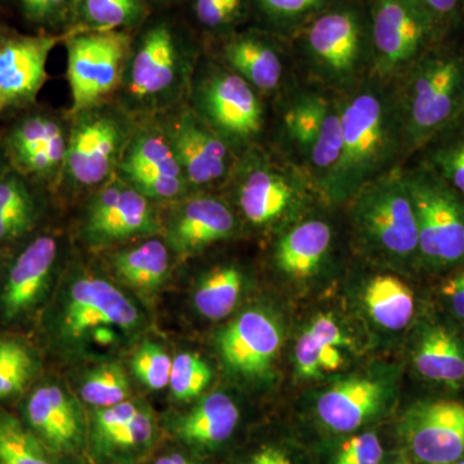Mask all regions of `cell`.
I'll list each match as a JSON object with an SVG mask.
<instances>
[{"mask_svg":"<svg viewBox=\"0 0 464 464\" xmlns=\"http://www.w3.org/2000/svg\"><path fill=\"white\" fill-rule=\"evenodd\" d=\"M58 36L0 29V114L35 101L47 81V61Z\"/></svg>","mask_w":464,"mask_h":464,"instance_id":"15","label":"cell"},{"mask_svg":"<svg viewBox=\"0 0 464 464\" xmlns=\"http://www.w3.org/2000/svg\"><path fill=\"white\" fill-rule=\"evenodd\" d=\"M224 56L232 72L248 82L256 91L268 93L282 83V57L273 45L258 36H237L226 44Z\"/></svg>","mask_w":464,"mask_h":464,"instance_id":"29","label":"cell"},{"mask_svg":"<svg viewBox=\"0 0 464 464\" xmlns=\"http://www.w3.org/2000/svg\"><path fill=\"white\" fill-rule=\"evenodd\" d=\"M130 380L124 369L115 362H106L85 375L81 387L82 399L97 409L121 404L130 398Z\"/></svg>","mask_w":464,"mask_h":464,"instance_id":"37","label":"cell"},{"mask_svg":"<svg viewBox=\"0 0 464 464\" xmlns=\"http://www.w3.org/2000/svg\"><path fill=\"white\" fill-rule=\"evenodd\" d=\"M346 344L347 337L332 315L315 317L295 343L297 373L304 378H317L324 372L337 371L343 364L340 348Z\"/></svg>","mask_w":464,"mask_h":464,"instance_id":"28","label":"cell"},{"mask_svg":"<svg viewBox=\"0 0 464 464\" xmlns=\"http://www.w3.org/2000/svg\"><path fill=\"white\" fill-rule=\"evenodd\" d=\"M81 112L69 137L63 172L75 185L93 188L109 181L130 141L119 116L101 110Z\"/></svg>","mask_w":464,"mask_h":464,"instance_id":"11","label":"cell"},{"mask_svg":"<svg viewBox=\"0 0 464 464\" xmlns=\"http://www.w3.org/2000/svg\"><path fill=\"white\" fill-rule=\"evenodd\" d=\"M27 427L52 454H76L88 441L82 406L57 384H42L25 404Z\"/></svg>","mask_w":464,"mask_h":464,"instance_id":"20","label":"cell"},{"mask_svg":"<svg viewBox=\"0 0 464 464\" xmlns=\"http://www.w3.org/2000/svg\"><path fill=\"white\" fill-rule=\"evenodd\" d=\"M130 61L128 94L141 103L166 102L179 90L185 76L181 45L167 24L150 27Z\"/></svg>","mask_w":464,"mask_h":464,"instance_id":"14","label":"cell"},{"mask_svg":"<svg viewBox=\"0 0 464 464\" xmlns=\"http://www.w3.org/2000/svg\"><path fill=\"white\" fill-rule=\"evenodd\" d=\"M353 198V226L369 253L398 265L420 264L413 204L400 168L369 182Z\"/></svg>","mask_w":464,"mask_h":464,"instance_id":"3","label":"cell"},{"mask_svg":"<svg viewBox=\"0 0 464 464\" xmlns=\"http://www.w3.org/2000/svg\"><path fill=\"white\" fill-rule=\"evenodd\" d=\"M58 244L50 235L36 237L9 267L0 293V310L8 322L26 315L42 301L56 266Z\"/></svg>","mask_w":464,"mask_h":464,"instance_id":"21","label":"cell"},{"mask_svg":"<svg viewBox=\"0 0 464 464\" xmlns=\"http://www.w3.org/2000/svg\"><path fill=\"white\" fill-rule=\"evenodd\" d=\"M118 168L121 179L150 200H172L188 185L166 134L154 130L128 142Z\"/></svg>","mask_w":464,"mask_h":464,"instance_id":"16","label":"cell"},{"mask_svg":"<svg viewBox=\"0 0 464 464\" xmlns=\"http://www.w3.org/2000/svg\"><path fill=\"white\" fill-rule=\"evenodd\" d=\"M402 431L420 463H456L464 454V404L449 400L418 404L406 414Z\"/></svg>","mask_w":464,"mask_h":464,"instance_id":"17","label":"cell"},{"mask_svg":"<svg viewBox=\"0 0 464 464\" xmlns=\"http://www.w3.org/2000/svg\"><path fill=\"white\" fill-rule=\"evenodd\" d=\"M284 127L304 170L325 197L342 155L340 101L316 93L299 96L286 110Z\"/></svg>","mask_w":464,"mask_h":464,"instance_id":"8","label":"cell"},{"mask_svg":"<svg viewBox=\"0 0 464 464\" xmlns=\"http://www.w3.org/2000/svg\"><path fill=\"white\" fill-rule=\"evenodd\" d=\"M395 85L406 154L420 151L464 114V54L432 48Z\"/></svg>","mask_w":464,"mask_h":464,"instance_id":"2","label":"cell"},{"mask_svg":"<svg viewBox=\"0 0 464 464\" xmlns=\"http://www.w3.org/2000/svg\"><path fill=\"white\" fill-rule=\"evenodd\" d=\"M246 464H295L292 458L277 448H265L259 450L256 456Z\"/></svg>","mask_w":464,"mask_h":464,"instance_id":"47","label":"cell"},{"mask_svg":"<svg viewBox=\"0 0 464 464\" xmlns=\"http://www.w3.org/2000/svg\"><path fill=\"white\" fill-rule=\"evenodd\" d=\"M5 176L7 174H5V161H3L2 155H0V179H5Z\"/></svg>","mask_w":464,"mask_h":464,"instance_id":"50","label":"cell"},{"mask_svg":"<svg viewBox=\"0 0 464 464\" xmlns=\"http://www.w3.org/2000/svg\"><path fill=\"white\" fill-rule=\"evenodd\" d=\"M453 464H464V459L458 460V462L453 463Z\"/></svg>","mask_w":464,"mask_h":464,"instance_id":"51","label":"cell"},{"mask_svg":"<svg viewBox=\"0 0 464 464\" xmlns=\"http://www.w3.org/2000/svg\"><path fill=\"white\" fill-rule=\"evenodd\" d=\"M401 174L417 221L420 265L464 267V195L420 164Z\"/></svg>","mask_w":464,"mask_h":464,"instance_id":"4","label":"cell"},{"mask_svg":"<svg viewBox=\"0 0 464 464\" xmlns=\"http://www.w3.org/2000/svg\"><path fill=\"white\" fill-rule=\"evenodd\" d=\"M333 231L323 219H307L277 241L275 262L286 276L306 279L317 273L331 250Z\"/></svg>","mask_w":464,"mask_h":464,"instance_id":"25","label":"cell"},{"mask_svg":"<svg viewBox=\"0 0 464 464\" xmlns=\"http://www.w3.org/2000/svg\"><path fill=\"white\" fill-rule=\"evenodd\" d=\"M239 409L230 396L216 392L173 420L177 439L192 448H216L231 438L239 423Z\"/></svg>","mask_w":464,"mask_h":464,"instance_id":"24","label":"cell"},{"mask_svg":"<svg viewBox=\"0 0 464 464\" xmlns=\"http://www.w3.org/2000/svg\"><path fill=\"white\" fill-rule=\"evenodd\" d=\"M384 451L374 432H365L348 439L342 445L334 464H382Z\"/></svg>","mask_w":464,"mask_h":464,"instance_id":"43","label":"cell"},{"mask_svg":"<svg viewBox=\"0 0 464 464\" xmlns=\"http://www.w3.org/2000/svg\"><path fill=\"white\" fill-rule=\"evenodd\" d=\"M328 0H258L262 12L277 24H295L317 14Z\"/></svg>","mask_w":464,"mask_h":464,"instance_id":"42","label":"cell"},{"mask_svg":"<svg viewBox=\"0 0 464 464\" xmlns=\"http://www.w3.org/2000/svg\"><path fill=\"white\" fill-rule=\"evenodd\" d=\"M386 390L372 378H348L325 391L316 402L320 420L334 432H353L380 413Z\"/></svg>","mask_w":464,"mask_h":464,"instance_id":"23","label":"cell"},{"mask_svg":"<svg viewBox=\"0 0 464 464\" xmlns=\"http://www.w3.org/2000/svg\"><path fill=\"white\" fill-rule=\"evenodd\" d=\"M212 371L197 353H183L174 357L169 387L174 399L188 401L198 398L209 386Z\"/></svg>","mask_w":464,"mask_h":464,"instance_id":"39","label":"cell"},{"mask_svg":"<svg viewBox=\"0 0 464 464\" xmlns=\"http://www.w3.org/2000/svg\"><path fill=\"white\" fill-rule=\"evenodd\" d=\"M130 39L116 30L81 34L67 41V79L74 111L93 108L121 83Z\"/></svg>","mask_w":464,"mask_h":464,"instance_id":"10","label":"cell"},{"mask_svg":"<svg viewBox=\"0 0 464 464\" xmlns=\"http://www.w3.org/2000/svg\"><path fill=\"white\" fill-rule=\"evenodd\" d=\"M164 134L188 185H215L231 173L230 146L197 112L185 110Z\"/></svg>","mask_w":464,"mask_h":464,"instance_id":"18","label":"cell"},{"mask_svg":"<svg viewBox=\"0 0 464 464\" xmlns=\"http://www.w3.org/2000/svg\"><path fill=\"white\" fill-rule=\"evenodd\" d=\"M195 112L228 146L248 145L264 127L257 91L237 72L212 67L195 90Z\"/></svg>","mask_w":464,"mask_h":464,"instance_id":"9","label":"cell"},{"mask_svg":"<svg viewBox=\"0 0 464 464\" xmlns=\"http://www.w3.org/2000/svg\"><path fill=\"white\" fill-rule=\"evenodd\" d=\"M313 72L329 87L347 92L364 81L371 52L355 12L335 9L317 17L304 36Z\"/></svg>","mask_w":464,"mask_h":464,"instance_id":"7","label":"cell"},{"mask_svg":"<svg viewBox=\"0 0 464 464\" xmlns=\"http://www.w3.org/2000/svg\"><path fill=\"white\" fill-rule=\"evenodd\" d=\"M158 424L148 406H140L137 413L123 426L88 440L92 453L101 463L133 464L143 459L154 449Z\"/></svg>","mask_w":464,"mask_h":464,"instance_id":"27","label":"cell"},{"mask_svg":"<svg viewBox=\"0 0 464 464\" xmlns=\"http://www.w3.org/2000/svg\"><path fill=\"white\" fill-rule=\"evenodd\" d=\"M27 17L35 23H48L61 16L72 0H20Z\"/></svg>","mask_w":464,"mask_h":464,"instance_id":"45","label":"cell"},{"mask_svg":"<svg viewBox=\"0 0 464 464\" xmlns=\"http://www.w3.org/2000/svg\"><path fill=\"white\" fill-rule=\"evenodd\" d=\"M155 464H199L188 456L181 453H169L167 456L159 458Z\"/></svg>","mask_w":464,"mask_h":464,"instance_id":"49","label":"cell"},{"mask_svg":"<svg viewBox=\"0 0 464 464\" xmlns=\"http://www.w3.org/2000/svg\"><path fill=\"white\" fill-rule=\"evenodd\" d=\"M237 219L224 201L194 198L186 201L170 219L168 240L179 255L191 256L230 237Z\"/></svg>","mask_w":464,"mask_h":464,"instance_id":"22","label":"cell"},{"mask_svg":"<svg viewBox=\"0 0 464 464\" xmlns=\"http://www.w3.org/2000/svg\"><path fill=\"white\" fill-rule=\"evenodd\" d=\"M85 20L100 30L136 24L142 14L141 0H83Z\"/></svg>","mask_w":464,"mask_h":464,"instance_id":"40","label":"cell"},{"mask_svg":"<svg viewBox=\"0 0 464 464\" xmlns=\"http://www.w3.org/2000/svg\"><path fill=\"white\" fill-rule=\"evenodd\" d=\"M282 342V328L276 319L266 311L253 308L226 326L219 335L218 347L231 372L257 378L271 371Z\"/></svg>","mask_w":464,"mask_h":464,"instance_id":"19","label":"cell"},{"mask_svg":"<svg viewBox=\"0 0 464 464\" xmlns=\"http://www.w3.org/2000/svg\"><path fill=\"white\" fill-rule=\"evenodd\" d=\"M399 464H411V463L405 462V460H402V462H400Z\"/></svg>","mask_w":464,"mask_h":464,"instance_id":"52","label":"cell"},{"mask_svg":"<svg viewBox=\"0 0 464 464\" xmlns=\"http://www.w3.org/2000/svg\"><path fill=\"white\" fill-rule=\"evenodd\" d=\"M440 21L447 20L456 14L460 0H420Z\"/></svg>","mask_w":464,"mask_h":464,"instance_id":"48","label":"cell"},{"mask_svg":"<svg viewBox=\"0 0 464 464\" xmlns=\"http://www.w3.org/2000/svg\"><path fill=\"white\" fill-rule=\"evenodd\" d=\"M51 454L29 427L0 411V464H54Z\"/></svg>","mask_w":464,"mask_h":464,"instance_id":"35","label":"cell"},{"mask_svg":"<svg viewBox=\"0 0 464 464\" xmlns=\"http://www.w3.org/2000/svg\"><path fill=\"white\" fill-rule=\"evenodd\" d=\"M140 324L141 314L136 304L102 277H79L63 295L60 332L67 341L82 340L100 326L130 332Z\"/></svg>","mask_w":464,"mask_h":464,"instance_id":"12","label":"cell"},{"mask_svg":"<svg viewBox=\"0 0 464 464\" xmlns=\"http://www.w3.org/2000/svg\"><path fill=\"white\" fill-rule=\"evenodd\" d=\"M172 362L167 351L157 343H143L130 362L134 377L150 390L169 386Z\"/></svg>","mask_w":464,"mask_h":464,"instance_id":"41","label":"cell"},{"mask_svg":"<svg viewBox=\"0 0 464 464\" xmlns=\"http://www.w3.org/2000/svg\"><path fill=\"white\" fill-rule=\"evenodd\" d=\"M65 130L57 119L35 114L21 119L7 137V148L12 160L34 150L48 148L53 143L66 141Z\"/></svg>","mask_w":464,"mask_h":464,"instance_id":"36","label":"cell"},{"mask_svg":"<svg viewBox=\"0 0 464 464\" xmlns=\"http://www.w3.org/2000/svg\"><path fill=\"white\" fill-rule=\"evenodd\" d=\"M35 372V360L25 344L16 340H0V399L21 392Z\"/></svg>","mask_w":464,"mask_h":464,"instance_id":"38","label":"cell"},{"mask_svg":"<svg viewBox=\"0 0 464 464\" xmlns=\"http://www.w3.org/2000/svg\"><path fill=\"white\" fill-rule=\"evenodd\" d=\"M39 217L35 195L17 174L0 179V243L25 237Z\"/></svg>","mask_w":464,"mask_h":464,"instance_id":"32","label":"cell"},{"mask_svg":"<svg viewBox=\"0 0 464 464\" xmlns=\"http://www.w3.org/2000/svg\"><path fill=\"white\" fill-rule=\"evenodd\" d=\"M240 7V0H195V12L200 23L217 27L228 23Z\"/></svg>","mask_w":464,"mask_h":464,"instance_id":"44","label":"cell"},{"mask_svg":"<svg viewBox=\"0 0 464 464\" xmlns=\"http://www.w3.org/2000/svg\"><path fill=\"white\" fill-rule=\"evenodd\" d=\"M342 155L325 197L350 199L360 188L395 169L406 154L396 87L373 78L347 91L340 101Z\"/></svg>","mask_w":464,"mask_h":464,"instance_id":"1","label":"cell"},{"mask_svg":"<svg viewBox=\"0 0 464 464\" xmlns=\"http://www.w3.org/2000/svg\"><path fill=\"white\" fill-rule=\"evenodd\" d=\"M364 304L372 320L387 331H402L414 316L413 292L391 275H380L368 283Z\"/></svg>","mask_w":464,"mask_h":464,"instance_id":"30","label":"cell"},{"mask_svg":"<svg viewBox=\"0 0 464 464\" xmlns=\"http://www.w3.org/2000/svg\"><path fill=\"white\" fill-rule=\"evenodd\" d=\"M232 174L241 212L258 227L295 216L306 204L311 188H316L304 167L279 163L258 150L246 152Z\"/></svg>","mask_w":464,"mask_h":464,"instance_id":"5","label":"cell"},{"mask_svg":"<svg viewBox=\"0 0 464 464\" xmlns=\"http://www.w3.org/2000/svg\"><path fill=\"white\" fill-rule=\"evenodd\" d=\"M112 266L116 276L127 285L141 292H152L167 280L169 252L161 241L149 240L116 253Z\"/></svg>","mask_w":464,"mask_h":464,"instance_id":"31","label":"cell"},{"mask_svg":"<svg viewBox=\"0 0 464 464\" xmlns=\"http://www.w3.org/2000/svg\"><path fill=\"white\" fill-rule=\"evenodd\" d=\"M418 373L447 387L464 383V341L444 325L422 329L413 353Z\"/></svg>","mask_w":464,"mask_h":464,"instance_id":"26","label":"cell"},{"mask_svg":"<svg viewBox=\"0 0 464 464\" xmlns=\"http://www.w3.org/2000/svg\"><path fill=\"white\" fill-rule=\"evenodd\" d=\"M441 295L451 314L464 322V270L451 275L442 283Z\"/></svg>","mask_w":464,"mask_h":464,"instance_id":"46","label":"cell"},{"mask_svg":"<svg viewBox=\"0 0 464 464\" xmlns=\"http://www.w3.org/2000/svg\"><path fill=\"white\" fill-rule=\"evenodd\" d=\"M420 166L464 195V114L426 143Z\"/></svg>","mask_w":464,"mask_h":464,"instance_id":"33","label":"cell"},{"mask_svg":"<svg viewBox=\"0 0 464 464\" xmlns=\"http://www.w3.org/2000/svg\"><path fill=\"white\" fill-rule=\"evenodd\" d=\"M440 20L420 0H375L372 24L373 75L391 82L432 50Z\"/></svg>","mask_w":464,"mask_h":464,"instance_id":"6","label":"cell"},{"mask_svg":"<svg viewBox=\"0 0 464 464\" xmlns=\"http://www.w3.org/2000/svg\"><path fill=\"white\" fill-rule=\"evenodd\" d=\"M159 219L148 198L123 179H116L101 188L85 216L83 237L94 246H110L139 237L157 234Z\"/></svg>","mask_w":464,"mask_h":464,"instance_id":"13","label":"cell"},{"mask_svg":"<svg viewBox=\"0 0 464 464\" xmlns=\"http://www.w3.org/2000/svg\"><path fill=\"white\" fill-rule=\"evenodd\" d=\"M243 290V275L234 266H224L210 271L194 293L198 313L209 320H221L230 315L239 302Z\"/></svg>","mask_w":464,"mask_h":464,"instance_id":"34","label":"cell"}]
</instances>
